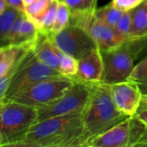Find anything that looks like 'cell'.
Returning a JSON list of instances; mask_svg holds the SVG:
<instances>
[{"label": "cell", "mask_w": 147, "mask_h": 147, "mask_svg": "<svg viewBox=\"0 0 147 147\" xmlns=\"http://www.w3.org/2000/svg\"><path fill=\"white\" fill-rule=\"evenodd\" d=\"M88 140L82 115L80 114L36 122L18 146L85 147Z\"/></svg>", "instance_id": "1"}, {"label": "cell", "mask_w": 147, "mask_h": 147, "mask_svg": "<svg viewBox=\"0 0 147 147\" xmlns=\"http://www.w3.org/2000/svg\"><path fill=\"white\" fill-rule=\"evenodd\" d=\"M127 118L114 105L110 85L102 82L93 83L89 102L82 113L88 142Z\"/></svg>", "instance_id": "2"}, {"label": "cell", "mask_w": 147, "mask_h": 147, "mask_svg": "<svg viewBox=\"0 0 147 147\" xmlns=\"http://www.w3.org/2000/svg\"><path fill=\"white\" fill-rule=\"evenodd\" d=\"M36 121V108L8 98L0 100V147L18 146Z\"/></svg>", "instance_id": "3"}, {"label": "cell", "mask_w": 147, "mask_h": 147, "mask_svg": "<svg viewBox=\"0 0 147 147\" xmlns=\"http://www.w3.org/2000/svg\"><path fill=\"white\" fill-rule=\"evenodd\" d=\"M138 41L130 40L117 47L101 52L104 65L102 83L111 85L129 79L139 51Z\"/></svg>", "instance_id": "4"}, {"label": "cell", "mask_w": 147, "mask_h": 147, "mask_svg": "<svg viewBox=\"0 0 147 147\" xmlns=\"http://www.w3.org/2000/svg\"><path fill=\"white\" fill-rule=\"evenodd\" d=\"M92 84L75 80L61 97L37 109V121L57 116L82 115L91 96ZM36 121V122H37Z\"/></svg>", "instance_id": "5"}, {"label": "cell", "mask_w": 147, "mask_h": 147, "mask_svg": "<svg viewBox=\"0 0 147 147\" xmlns=\"http://www.w3.org/2000/svg\"><path fill=\"white\" fill-rule=\"evenodd\" d=\"M61 76L63 75L60 71L40 61L32 48L12 77L4 98L12 97L42 80Z\"/></svg>", "instance_id": "6"}, {"label": "cell", "mask_w": 147, "mask_h": 147, "mask_svg": "<svg viewBox=\"0 0 147 147\" xmlns=\"http://www.w3.org/2000/svg\"><path fill=\"white\" fill-rule=\"evenodd\" d=\"M75 80L65 76L47 78L8 99L39 109L53 102L64 95L72 86Z\"/></svg>", "instance_id": "7"}, {"label": "cell", "mask_w": 147, "mask_h": 147, "mask_svg": "<svg viewBox=\"0 0 147 147\" xmlns=\"http://www.w3.org/2000/svg\"><path fill=\"white\" fill-rule=\"evenodd\" d=\"M70 22L82 27L94 40L101 52L117 47L129 39L120 34L114 28L98 19L92 13H72Z\"/></svg>", "instance_id": "8"}, {"label": "cell", "mask_w": 147, "mask_h": 147, "mask_svg": "<svg viewBox=\"0 0 147 147\" xmlns=\"http://www.w3.org/2000/svg\"><path fill=\"white\" fill-rule=\"evenodd\" d=\"M49 36L58 49L77 60L92 50L98 48L91 35L82 27L73 22H69L62 30Z\"/></svg>", "instance_id": "9"}, {"label": "cell", "mask_w": 147, "mask_h": 147, "mask_svg": "<svg viewBox=\"0 0 147 147\" xmlns=\"http://www.w3.org/2000/svg\"><path fill=\"white\" fill-rule=\"evenodd\" d=\"M112 99L116 108L128 117L136 115L143 97L139 84L127 80L110 85Z\"/></svg>", "instance_id": "10"}, {"label": "cell", "mask_w": 147, "mask_h": 147, "mask_svg": "<svg viewBox=\"0 0 147 147\" xmlns=\"http://www.w3.org/2000/svg\"><path fill=\"white\" fill-rule=\"evenodd\" d=\"M39 33L40 31L35 22L23 11L12 22L7 34L6 41L7 44L34 46Z\"/></svg>", "instance_id": "11"}, {"label": "cell", "mask_w": 147, "mask_h": 147, "mask_svg": "<svg viewBox=\"0 0 147 147\" xmlns=\"http://www.w3.org/2000/svg\"><path fill=\"white\" fill-rule=\"evenodd\" d=\"M104 65L102 53L95 48L78 59L77 73L74 79L86 83L101 82Z\"/></svg>", "instance_id": "12"}, {"label": "cell", "mask_w": 147, "mask_h": 147, "mask_svg": "<svg viewBox=\"0 0 147 147\" xmlns=\"http://www.w3.org/2000/svg\"><path fill=\"white\" fill-rule=\"evenodd\" d=\"M130 117L88 141L86 147H128Z\"/></svg>", "instance_id": "13"}, {"label": "cell", "mask_w": 147, "mask_h": 147, "mask_svg": "<svg viewBox=\"0 0 147 147\" xmlns=\"http://www.w3.org/2000/svg\"><path fill=\"white\" fill-rule=\"evenodd\" d=\"M32 45L7 44L0 47V77L7 74L10 70L19 65L29 52Z\"/></svg>", "instance_id": "14"}, {"label": "cell", "mask_w": 147, "mask_h": 147, "mask_svg": "<svg viewBox=\"0 0 147 147\" xmlns=\"http://www.w3.org/2000/svg\"><path fill=\"white\" fill-rule=\"evenodd\" d=\"M33 52L40 61L59 71V49L48 34L39 33Z\"/></svg>", "instance_id": "15"}, {"label": "cell", "mask_w": 147, "mask_h": 147, "mask_svg": "<svg viewBox=\"0 0 147 147\" xmlns=\"http://www.w3.org/2000/svg\"><path fill=\"white\" fill-rule=\"evenodd\" d=\"M132 18L131 40L147 39V0H144L135 9H132Z\"/></svg>", "instance_id": "16"}, {"label": "cell", "mask_w": 147, "mask_h": 147, "mask_svg": "<svg viewBox=\"0 0 147 147\" xmlns=\"http://www.w3.org/2000/svg\"><path fill=\"white\" fill-rule=\"evenodd\" d=\"M147 146V124L136 115L130 117L128 147Z\"/></svg>", "instance_id": "17"}, {"label": "cell", "mask_w": 147, "mask_h": 147, "mask_svg": "<svg viewBox=\"0 0 147 147\" xmlns=\"http://www.w3.org/2000/svg\"><path fill=\"white\" fill-rule=\"evenodd\" d=\"M58 4H59L58 0H52L49 6L46 9V11L36 22V24L40 33H42L48 35L51 34L53 27L55 22V18H56Z\"/></svg>", "instance_id": "18"}, {"label": "cell", "mask_w": 147, "mask_h": 147, "mask_svg": "<svg viewBox=\"0 0 147 147\" xmlns=\"http://www.w3.org/2000/svg\"><path fill=\"white\" fill-rule=\"evenodd\" d=\"M123 10L113 5L112 3H109L108 4L102 6L101 8H96V9L94 12V16L98 19H100L101 21L113 28H114L121 16L123 15Z\"/></svg>", "instance_id": "19"}, {"label": "cell", "mask_w": 147, "mask_h": 147, "mask_svg": "<svg viewBox=\"0 0 147 147\" xmlns=\"http://www.w3.org/2000/svg\"><path fill=\"white\" fill-rule=\"evenodd\" d=\"M21 12L23 11L16 8L7 6L4 12L0 15V47L7 45L6 37L9 28L12 22Z\"/></svg>", "instance_id": "20"}, {"label": "cell", "mask_w": 147, "mask_h": 147, "mask_svg": "<svg viewBox=\"0 0 147 147\" xmlns=\"http://www.w3.org/2000/svg\"><path fill=\"white\" fill-rule=\"evenodd\" d=\"M78 60L59 49V71L65 77L74 78L77 73Z\"/></svg>", "instance_id": "21"}, {"label": "cell", "mask_w": 147, "mask_h": 147, "mask_svg": "<svg viewBox=\"0 0 147 147\" xmlns=\"http://www.w3.org/2000/svg\"><path fill=\"white\" fill-rule=\"evenodd\" d=\"M66 4L72 13H92L97 8L98 0H58Z\"/></svg>", "instance_id": "22"}, {"label": "cell", "mask_w": 147, "mask_h": 147, "mask_svg": "<svg viewBox=\"0 0 147 147\" xmlns=\"http://www.w3.org/2000/svg\"><path fill=\"white\" fill-rule=\"evenodd\" d=\"M70 17H71V10L69 9V8L63 3L59 2L56 18L51 34H55L62 30L65 27H67L70 22Z\"/></svg>", "instance_id": "23"}, {"label": "cell", "mask_w": 147, "mask_h": 147, "mask_svg": "<svg viewBox=\"0 0 147 147\" xmlns=\"http://www.w3.org/2000/svg\"><path fill=\"white\" fill-rule=\"evenodd\" d=\"M52 0H35L29 5L24 7V13L32 19L35 23L42 16Z\"/></svg>", "instance_id": "24"}, {"label": "cell", "mask_w": 147, "mask_h": 147, "mask_svg": "<svg viewBox=\"0 0 147 147\" xmlns=\"http://www.w3.org/2000/svg\"><path fill=\"white\" fill-rule=\"evenodd\" d=\"M128 80L136 82L140 87H147V55L139 63L135 65Z\"/></svg>", "instance_id": "25"}, {"label": "cell", "mask_w": 147, "mask_h": 147, "mask_svg": "<svg viewBox=\"0 0 147 147\" xmlns=\"http://www.w3.org/2000/svg\"><path fill=\"white\" fill-rule=\"evenodd\" d=\"M133 27L132 10L124 11L123 15L114 26V29L121 35L131 40V31Z\"/></svg>", "instance_id": "26"}, {"label": "cell", "mask_w": 147, "mask_h": 147, "mask_svg": "<svg viewBox=\"0 0 147 147\" xmlns=\"http://www.w3.org/2000/svg\"><path fill=\"white\" fill-rule=\"evenodd\" d=\"M144 0H112V4L123 11H128L135 9Z\"/></svg>", "instance_id": "27"}, {"label": "cell", "mask_w": 147, "mask_h": 147, "mask_svg": "<svg viewBox=\"0 0 147 147\" xmlns=\"http://www.w3.org/2000/svg\"><path fill=\"white\" fill-rule=\"evenodd\" d=\"M137 117H139L140 120H142L144 122L147 124V95L143 94L142 101L140 103V106L135 115Z\"/></svg>", "instance_id": "28"}, {"label": "cell", "mask_w": 147, "mask_h": 147, "mask_svg": "<svg viewBox=\"0 0 147 147\" xmlns=\"http://www.w3.org/2000/svg\"><path fill=\"white\" fill-rule=\"evenodd\" d=\"M3 1L5 2L7 6H10V7L16 8L19 10L24 11V8H23L22 0H3Z\"/></svg>", "instance_id": "29"}, {"label": "cell", "mask_w": 147, "mask_h": 147, "mask_svg": "<svg viewBox=\"0 0 147 147\" xmlns=\"http://www.w3.org/2000/svg\"><path fill=\"white\" fill-rule=\"evenodd\" d=\"M6 8H7V4L5 3V2L3 0H0V15L4 12Z\"/></svg>", "instance_id": "30"}, {"label": "cell", "mask_w": 147, "mask_h": 147, "mask_svg": "<svg viewBox=\"0 0 147 147\" xmlns=\"http://www.w3.org/2000/svg\"><path fill=\"white\" fill-rule=\"evenodd\" d=\"M23 1V8L29 5L30 3H32L35 0H22Z\"/></svg>", "instance_id": "31"}, {"label": "cell", "mask_w": 147, "mask_h": 147, "mask_svg": "<svg viewBox=\"0 0 147 147\" xmlns=\"http://www.w3.org/2000/svg\"><path fill=\"white\" fill-rule=\"evenodd\" d=\"M141 90H142V92L143 94H146L147 95V87H140Z\"/></svg>", "instance_id": "32"}]
</instances>
